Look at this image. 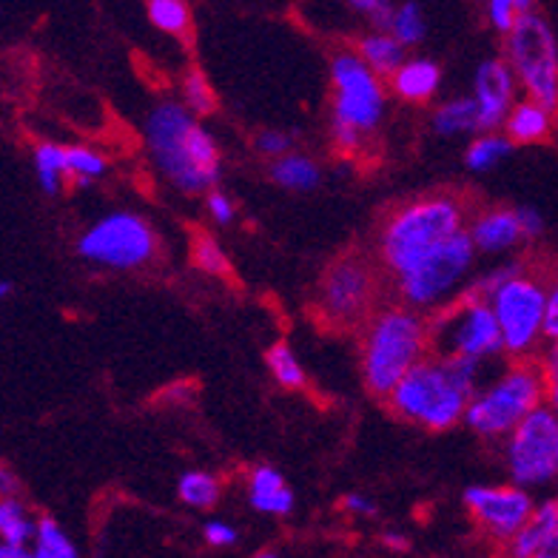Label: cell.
Listing matches in <instances>:
<instances>
[{"label":"cell","instance_id":"83f0119b","mask_svg":"<svg viewBox=\"0 0 558 558\" xmlns=\"http://www.w3.org/2000/svg\"><path fill=\"white\" fill-rule=\"evenodd\" d=\"M35 174L46 194H58L66 183V148L58 143H40L35 148Z\"/></svg>","mask_w":558,"mask_h":558},{"label":"cell","instance_id":"8992f818","mask_svg":"<svg viewBox=\"0 0 558 558\" xmlns=\"http://www.w3.org/2000/svg\"><path fill=\"white\" fill-rule=\"evenodd\" d=\"M427 339H430V353L448 360H473L485 365L507 356L490 300L471 291H462L430 314Z\"/></svg>","mask_w":558,"mask_h":558},{"label":"cell","instance_id":"9c48e42d","mask_svg":"<svg viewBox=\"0 0 558 558\" xmlns=\"http://www.w3.org/2000/svg\"><path fill=\"white\" fill-rule=\"evenodd\" d=\"M505 60L524 97L558 111V37L550 21L536 9L505 32Z\"/></svg>","mask_w":558,"mask_h":558},{"label":"cell","instance_id":"ab89813d","mask_svg":"<svg viewBox=\"0 0 558 558\" xmlns=\"http://www.w3.org/2000/svg\"><path fill=\"white\" fill-rule=\"evenodd\" d=\"M206 208L217 226H228V222L236 217V208H234V203H231V197L222 192H214V189L206 194Z\"/></svg>","mask_w":558,"mask_h":558},{"label":"cell","instance_id":"681fc988","mask_svg":"<svg viewBox=\"0 0 558 558\" xmlns=\"http://www.w3.org/2000/svg\"><path fill=\"white\" fill-rule=\"evenodd\" d=\"M9 294H12V286H9V282H3V279H0V302L7 300Z\"/></svg>","mask_w":558,"mask_h":558},{"label":"cell","instance_id":"7bdbcfd3","mask_svg":"<svg viewBox=\"0 0 558 558\" xmlns=\"http://www.w3.org/2000/svg\"><path fill=\"white\" fill-rule=\"evenodd\" d=\"M519 214V222H522V231L527 240H538L544 234V217L536 208H515Z\"/></svg>","mask_w":558,"mask_h":558},{"label":"cell","instance_id":"8fae6325","mask_svg":"<svg viewBox=\"0 0 558 558\" xmlns=\"http://www.w3.org/2000/svg\"><path fill=\"white\" fill-rule=\"evenodd\" d=\"M505 471L527 490L558 482V413L547 402L505 436Z\"/></svg>","mask_w":558,"mask_h":558},{"label":"cell","instance_id":"ffe728a7","mask_svg":"<svg viewBox=\"0 0 558 558\" xmlns=\"http://www.w3.org/2000/svg\"><path fill=\"white\" fill-rule=\"evenodd\" d=\"M558 524V505L556 501H544V505H536L530 522L524 524L510 544H507V553L513 558H542L544 544L550 538V533Z\"/></svg>","mask_w":558,"mask_h":558},{"label":"cell","instance_id":"60d3db41","mask_svg":"<svg viewBox=\"0 0 558 558\" xmlns=\"http://www.w3.org/2000/svg\"><path fill=\"white\" fill-rule=\"evenodd\" d=\"M203 536H206L208 547H214V550H228V547L236 544V530L228 522H217V519L206 524Z\"/></svg>","mask_w":558,"mask_h":558},{"label":"cell","instance_id":"2e32d148","mask_svg":"<svg viewBox=\"0 0 558 558\" xmlns=\"http://www.w3.org/2000/svg\"><path fill=\"white\" fill-rule=\"evenodd\" d=\"M468 234L478 254H505L527 243L515 208H487L476 214L468 226Z\"/></svg>","mask_w":558,"mask_h":558},{"label":"cell","instance_id":"7c38bea8","mask_svg":"<svg viewBox=\"0 0 558 558\" xmlns=\"http://www.w3.org/2000/svg\"><path fill=\"white\" fill-rule=\"evenodd\" d=\"M333 81V123L371 134L379 129L385 118V83L383 74L367 66L360 52H339L331 60Z\"/></svg>","mask_w":558,"mask_h":558},{"label":"cell","instance_id":"d590c367","mask_svg":"<svg viewBox=\"0 0 558 558\" xmlns=\"http://www.w3.org/2000/svg\"><path fill=\"white\" fill-rule=\"evenodd\" d=\"M524 265L522 263H501L496 265V268H490L487 274H482L478 279H473L471 286L464 288V291H471V294H478V296H485V300H490V294L496 291L499 286H505L507 279L515 277V274L522 271Z\"/></svg>","mask_w":558,"mask_h":558},{"label":"cell","instance_id":"52a82bcc","mask_svg":"<svg viewBox=\"0 0 558 558\" xmlns=\"http://www.w3.org/2000/svg\"><path fill=\"white\" fill-rule=\"evenodd\" d=\"M476 254V245H473L471 234L464 228V231L427 251L425 257H418L408 271L393 277L397 279L399 300L404 305H411V308L422 311V314L425 311L434 314L436 308H441L445 302H450L462 291V286L473 271Z\"/></svg>","mask_w":558,"mask_h":558},{"label":"cell","instance_id":"5bb4252c","mask_svg":"<svg viewBox=\"0 0 558 558\" xmlns=\"http://www.w3.org/2000/svg\"><path fill=\"white\" fill-rule=\"evenodd\" d=\"M464 507L476 527L490 542L510 544V538L530 522L536 501L527 487L515 485H473L464 490Z\"/></svg>","mask_w":558,"mask_h":558},{"label":"cell","instance_id":"44dd1931","mask_svg":"<svg viewBox=\"0 0 558 558\" xmlns=\"http://www.w3.org/2000/svg\"><path fill=\"white\" fill-rule=\"evenodd\" d=\"M356 52H360V58L365 60L367 66L374 69L376 74H383V77H390L408 60V54H404L408 46L399 44L388 29H376L362 37Z\"/></svg>","mask_w":558,"mask_h":558},{"label":"cell","instance_id":"74e56055","mask_svg":"<svg viewBox=\"0 0 558 558\" xmlns=\"http://www.w3.org/2000/svg\"><path fill=\"white\" fill-rule=\"evenodd\" d=\"M351 7L360 12L365 21L374 23V29H388L393 17V3L390 0H351Z\"/></svg>","mask_w":558,"mask_h":558},{"label":"cell","instance_id":"7402d4cb","mask_svg":"<svg viewBox=\"0 0 558 558\" xmlns=\"http://www.w3.org/2000/svg\"><path fill=\"white\" fill-rule=\"evenodd\" d=\"M271 180L286 189V192H314L319 180H323V171L311 157L296 155V151H288L282 157H274L271 160Z\"/></svg>","mask_w":558,"mask_h":558},{"label":"cell","instance_id":"277c9868","mask_svg":"<svg viewBox=\"0 0 558 558\" xmlns=\"http://www.w3.org/2000/svg\"><path fill=\"white\" fill-rule=\"evenodd\" d=\"M468 206L456 194H427L399 206L379 231V259L390 277L408 271L418 257L464 231Z\"/></svg>","mask_w":558,"mask_h":558},{"label":"cell","instance_id":"e575fe53","mask_svg":"<svg viewBox=\"0 0 558 558\" xmlns=\"http://www.w3.org/2000/svg\"><path fill=\"white\" fill-rule=\"evenodd\" d=\"M192 257H194V263H197L199 268L208 274H226V268H228L226 254H222V248L217 245V240L208 234H203V231L194 236Z\"/></svg>","mask_w":558,"mask_h":558},{"label":"cell","instance_id":"4316f807","mask_svg":"<svg viewBox=\"0 0 558 558\" xmlns=\"http://www.w3.org/2000/svg\"><path fill=\"white\" fill-rule=\"evenodd\" d=\"M222 485L220 478L206 471H189L180 476V485H177V496L185 507H194V510H211L220 501Z\"/></svg>","mask_w":558,"mask_h":558},{"label":"cell","instance_id":"d4e9b609","mask_svg":"<svg viewBox=\"0 0 558 558\" xmlns=\"http://www.w3.org/2000/svg\"><path fill=\"white\" fill-rule=\"evenodd\" d=\"M146 15L151 26L171 37H192L194 15L185 0H146Z\"/></svg>","mask_w":558,"mask_h":558},{"label":"cell","instance_id":"c3c4849f","mask_svg":"<svg viewBox=\"0 0 558 558\" xmlns=\"http://www.w3.org/2000/svg\"><path fill=\"white\" fill-rule=\"evenodd\" d=\"M385 544H388L390 550H408V538L402 536H385Z\"/></svg>","mask_w":558,"mask_h":558},{"label":"cell","instance_id":"e0dca14e","mask_svg":"<svg viewBox=\"0 0 558 558\" xmlns=\"http://www.w3.org/2000/svg\"><path fill=\"white\" fill-rule=\"evenodd\" d=\"M556 109L538 104L533 97L515 100V106L507 114L501 132L513 140V146H538L553 137L556 129Z\"/></svg>","mask_w":558,"mask_h":558},{"label":"cell","instance_id":"4fadbf2b","mask_svg":"<svg viewBox=\"0 0 558 558\" xmlns=\"http://www.w3.org/2000/svg\"><path fill=\"white\" fill-rule=\"evenodd\" d=\"M376 279L374 263L360 254H345L337 263L328 265L323 282H319V296L316 308L328 325H360L371 319L376 305Z\"/></svg>","mask_w":558,"mask_h":558},{"label":"cell","instance_id":"836d02e7","mask_svg":"<svg viewBox=\"0 0 558 558\" xmlns=\"http://www.w3.org/2000/svg\"><path fill=\"white\" fill-rule=\"evenodd\" d=\"M183 97L185 106L197 114V118H206L217 109V97H214L211 83L206 81V74L199 72V69H192V72L185 74L183 81Z\"/></svg>","mask_w":558,"mask_h":558},{"label":"cell","instance_id":"f546056e","mask_svg":"<svg viewBox=\"0 0 558 558\" xmlns=\"http://www.w3.org/2000/svg\"><path fill=\"white\" fill-rule=\"evenodd\" d=\"M388 32L397 37L399 44L408 46V49L422 44L427 35V23H425V12H422V7H418V3H413V0H408V3H399V7L393 9V17H390Z\"/></svg>","mask_w":558,"mask_h":558},{"label":"cell","instance_id":"f6af8a7d","mask_svg":"<svg viewBox=\"0 0 558 558\" xmlns=\"http://www.w3.org/2000/svg\"><path fill=\"white\" fill-rule=\"evenodd\" d=\"M17 493H21V482H17L15 471L0 462V499L3 496H17Z\"/></svg>","mask_w":558,"mask_h":558},{"label":"cell","instance_id":"7dc6e473","mask_svg":"<svg viewBox=\"0 0 558 558\" xmlns=\"http://www.w3.org/2000/svg\"><path fill=\"white\" fill-rule=\"evenodd\" d=\"M542 558H558V524H556V530L550 533V538H547V544H544Z\"/></svg>","mask_w":558,"mask_h":558},{"label":"cell","instance_id":"cb8c5ba5","mask_svg":"<svg viewBox=\"0 0 558 558\" xmlns=\"http://www.w3.org/2000/svg\"><path fill=\"white\" fill-rule=\"evenodd\" d=\"M434 129L441 137H462L478 132V111L473 97H453L441 104L434 114Z\"/></svg>","mask_w":558,"mask_h":558},{"label":"cell","instance_id":"f35d334b","mask_svg":"<svg viewBox=\"0 0 558 558\" xmlns=\"http://www.w3.org/2000/svg\"><path fill=\"white\" fill-rule=\"evenodd\" d=\"M544 339L558 345V274L547 279V311H544Z\"/></svg>","mask_w":558,"mask_h":558},{"label":"cell","instance_id":"603a6c76","mask_svg":"<svg viewBox=\"0 0 558 558\" xmlns=\"http://www.w3.org/2000/svg\"><path fill=\"white\" fill-rule=\"evenodd\" d=\"M513 151V140L505 132H478L464 151V166L476 174L496 169L507 155Z\"/></svg>","mask_w":558,"mask_h":558},{"label":"cell","instance_id":"ac0fdd59","mask_svg":"<svg viewBox=\"0 0 558 558\" xmlns=\"http://www.w3.org/2000/svg\"><path fill=\"white\" fill-rule=\"evenodd\" d=\"M390 92L404 100V104H427L434 100L441 86V69L434 60L411 58L404 60L397 72L390 74Z\"/></svg>","mask_w":558,"mask_h":558},{"label":"cell","instance_id":"d6986e66","mask_svg":"<svg viewBox=\"0 0 558 558\" xmlns=\"http://www.w3.org/2000/svg\"><path fill=\"white\" fill-rule=\"evenodd\" d=\"M248 501L257 513L265 515H288L294 510V493L282 478V473L259 464L248 476Z\"/></svg>","mask_w":558,"mask_h":558},{"label":"cell","instance_id":"f1b7e54d","mask_svg":"<svg viewBox=\"0 0 558 558\" xmlns=\"http://www.w3.org/2000/svg\"><path fill=\"white\" fill-rule=\"evenodd\" d=\"M32 556L37 558H74L77 556V547L72 544V538L63 533L54 519L49 515H40L35 527V538H32Z\"/></svg>","mask_w":558,"mask_h":558},{"label":"cell","instance_id":"f907efd6","mask_svg":"<svg viewBox=\"0 0 558 558\" xmlns=\"http://www.w3.org/2000/svg\"><path fill=\"white\" fill-rule=\"evenodd\" d=\"M553 501H556V505H558V493H556V499H553Z\"/></svg>","mask_w":558,"mask_h":558},{"label":"cell","instance_id":"b9f144b4","mask_svg":"<svg viewBox=\"0 0 558 558\" xmlns=\"http://www.w3.org/2000/svg\"><path fill=\"white\" fill-rule=\"evenodd\" d=\"M544 374H547V404L558 413V345L544 353Z\"/></svg>","mask_w":558,"mask_h":558},{"label":"cell","instance_id":"1f68e13d","mask_svg":"<svg viewBox=\"0 0 558 558\" xmlns=\"http://www.w3.org/2000/svg\"><path fill=\"white\" fill-rule=\"evenodd\" d=\"M268 371L277 379V385L288 390L305 388V371H302L300 360L294 356V351L286 345V342H277V345L268 351Z\"/></svg>","mask_w":558,"mask_h":558},{"label":"cell","instance_id":"4dcf8cb0","mask_svg":"<svg viewBox=\"0 0 558 558\" xmlns=\"http://www.w3.org/2000/svg\"><path fill=\"white\" fill-rule=\"evenodd\" d=\"M109 171V160L88 146L66 148V177L77 185H88Z\"/></svg>","mask_w":558,"mask_h":558},{"label":"cell","instance_id":"30bf717a","mask_svg":"<svg viewBox=\"0 0 558 558\" xmlns=\"http://www.w3.org/2000/svg\"><path fill=\"white\" fill-rule=\"evenodd\" d=\"M160 240L151 222L134 211H114L88 226L77 240V254L86 263L109 271H140L155 263Z\"/></svg>","mask_w":558,"mask_h":558},{"label":"cell","instance_id":"bcb514c9","mask_svg":"<svg viewBox=\"0 0 558 558\" xmlns=\"http://www.w3.org/2000/svg\"><path fill=\"white\" fill-rule=\"evenodd\" d=\"M26 556H32V547H26V544L0 542V558H26Z\"/></svg>","mask_w":558,"mask_h":558},{"label":"cell","instance_id":"d6a6232c","mask_svg":"<svg viewBox=\"0 0 558 558\" xmlns=\"http://www.w3.org/2000/svg\"><path fill=\"white\" fill-rule=\"evenodd\" d=\"M536 9V0H485V15L499 35L510 32L519 17Z\"/></svg>","mask_w":558,"mask_h":558},{"label":"cell","instance_id":"ba28073f","mask_svg":"<svg viewBox=\"0 0 558 558\" xmlns=\"http://www.w3.org/2000/svg\"><path fill=\"white\" fill-rule=\"evenodd\" d=\"M490 308L496 314L505 353L510 360H533L542 345H547L544 339L547 279L522 268L493 291Z\"/></svg>","mask_w":558,"mask_h":558},{"label":"cell","instance_id":"7a4b0ae2","mask_svg":"<svg viewBox=\"0 0 558 558\" xmlns=\"http://www.w3.org/2000/svg\"><path fill=\"white\" fill-rule=\"evenodd\" d=\"M148 155L183 194H208L220 180V146L185 104L155 106L146 120Z\"/></svg>","mask_w":558,"mask_h":558},{"label":"cell","instance_id":"9a60e30c","mask_svg":"<svg viewBox=\"0 0 558 558\" xmlns=\"http://www.w3.org/2000/svg\"><path fill=\"white\" fill-rule=\"evenodd\" d=\"M519 81L505 58L485 60L476 69L473 100L478 111V132H501L507 114L519 100Z\"/></svg>","mask_w":558,"mask_h":558},{"label":"cell","instance_id":"3957f363","mask_svg":"<svg viewBox=\"0 0 558 558\" xmlns=\"http://www.w3.org/2000/svg\"><path fill=\"white\" fill-rule=\"evenodd\" d=\"M430 353L427 316L411 305H388L371 314L362 339V379L379 399L402 383V376Z\"/></svg>","mask_w":558,"mask_h":558},{"label":"cell","instance_id":"484cf974","mask_svg":"<svg viewBox=\"0 0 558 558\" xmlns=\"http://www.w3.org/2000/svg\"><path fill=\"white\" fill-rule=\"evenodd\" d=\"M35 527L37 519L17 496H3L0 499V542L26 544L29 547L32 538H35Z\"/></svg>","mask_w":558,"mask_h":558},{"label":"cell","instance_id":"6da1fadb","mask_svg":"<svg viewBox=\"0 0 558 558\" xmlns=\"http://www.w3.org/2000/svg\"><path fill=\"white\" fill-rule=\"evenodd\" d=\"M482 385V362L448 360L427 353L390 390V411L425 430H450L464 422V411Z\"/></svg>","mask_w":558,"mask_h":558},{"label":"cell","instance_id":"ee69618b","mask_svg":"<svg viewBox=\"0 0 558 558\" xmlns=\"http://www.w3.org/2000/svg\"><path fill=\"white\" fill-rule=\"evenodd\" d=\"M342 507H345L351 515H362V519L376 513L374 501L367 499V496H362V493H351V496H345V499H342Z\"/></svg>","mask_w":558,"mask_h":558},{"label":"cell","instance_id":"5b68a950","mask_svg":"<svg viewBox=\"0 0 558 558\" xmlns=\"http://www.w3.org/2000/svg\"><path fill=\"white\" fill-rule=\"evenodd\" d=\"M547 402V374L544 362L510 360V365L473 393L464 425L482 439H505L524 416Z\"/></svg>","mask_w":558,"mask_h":558},{"label":"cell","instance_id":"8d00e7d4","mask_svg":"<svg viewBox=\"0 0 558 558\" xmlns=\"http://www.w3.org/2000/svg\"><path fill=\"white\" fill-rule=\"evenodd\" d=\"M254 146H257L259 155L265 157H282L288 155L291 148H294V137L288 132H279V129H265V132L257 134V140H254Z\"/></svg>","mask_w":558,"mask_h":558}]
</instances>
